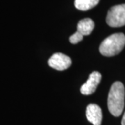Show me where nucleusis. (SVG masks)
<instances>
[{"mask_svg":"<svg viewBox=\"0 0 125 125\" xmlns=\"http://www.w3.org/2000/svg\"><path fill=\"white\" fill-rule=\"evenodd\" d=\"M125 86L120 81L113 83L108 96V108L113 116L119 117L125 106Z\"/></svg>","mask_w":125,"mask_h":125,"instance_id":"nucleus-1","label":"nucleus"},{"mask_svg":"<svg viewBox=\"0 0 125 125\" xmlns=\"http://www.w3.org/2000/svg\"><path fill=\"white\" fill-rule=\"evenodd\" d=\"M125 34L116 33L103 40L99 46V52L104 56H113L119 54L125 47Z\"/></svg>","mask_w":125,"mask_h":125,"instance_id":"nucleus-2","label":"nucleus"},{"mask_svg":"<svg viewBox=\"0 0 125 125\" xmlns=\"http://www.w3.org/2000/svg\"><path fill=\"white\" fill-rule=\"evenodd\" d=\"M106 23L111 27L125 25V4L114 6L109 9L106 15Z\"/></svg>","mask_w":125,"mask_h":125,"instance_id":"nucleus-3","label":"nucleus"},{"mask_svg":"<svg viewBox=\"0 0 125 125\" xmlns=\"http://www.w3.org/2000/svg\"><path fill=\"white\" fill-rule=\"evenodd\" d=\"M72 64L71 58L62 53L53 54L48 60V65L56 70L62 71L67 70Z\"/></svg>","mask_w":125,"mask_h":125,"instance_id":"nucleus-4","label":"nucleus"},{"mask_svg":"<svg viewBox=\"0 0 125 125\" xmlns=\"http://www.w3.org/2000/svg\"><path fill=\"white\" fill-rule=\"evenodd\" d=\"M102 80V74L97 71H93L90 74L88 79L81 87L80 91L84 95H90L95 92L97 87Z\"/></svg>","mask_w":125,"mask_h":125,"instance_id":"nucleus-5","label":"nucleus"},{"mask_svg":"<svg viewBox=\"0 0 125 125\" xmlns=\"http://www.w3.org/2000/svg\"><path fill=\"white\" fill-rule=\"evenodd\" d=\"M86 117L93 125H101L102 120V112L97 104H90L86 108Z\"/></svg>","mask_w":125,"mask_h":125,"instance_id":"nucleus-6","label":"nucleus"},{"mask_svg":"<svg viewBox=\"0 0 125 125\" xmlns=\"http://www.w3.org/2000/svg\"><path fill=\"white\" fill-rule=\"evenodd\" d=\"M94 28V23L90 18H85L80 20L77 24V31L83 36L90 35Z\"/></svg>","mask_w":125,"mask_h":125,"instance_id":"nucleus-7","label":"nucleus"},{"mask_svg":"<svg viewBox=\"0 0 125 125\" xmlns=\"http://www.w3.org/2000/svg\"><path fill=\"white\" fill-rule=\"evenodd\" d=\"M99 1V0H75L74 6L78 10L85 11L96 6Z\"/></svg>","mask_w":125,"mask_h":125,"instance_id":"nucleus-8","label":"nucleus"},{"mask_svg":"<svg viewBox=\"0 0 125 125\" xmlns=\"http://www.w3.org/2000/svg\"><path fill=\"white\" fill-rule=\"evenodd\" d=\"M83 36L81 33H80L79 31H76V33H74L73 35H72L70 37L69 40L72 44H76L83 40Z\"/></svg>","mask_w":125,"mask_h":125,"instance_id":"nucleus-9","label":"nucleus"},{"mask_svg":"<svg viewBox=\"0 0 125 125\" xmlns=\"http://www.w3.org/2000/svg\"><path fill=\"white\" fill-rule=\"evenodd\" d=\"M122 125H125V112L123 115V117H122Z\"/></svg>","mask_w":125,"mask_h":125,"instance_id":"nucleus-10","label":"nucleus"}]
</instances>
